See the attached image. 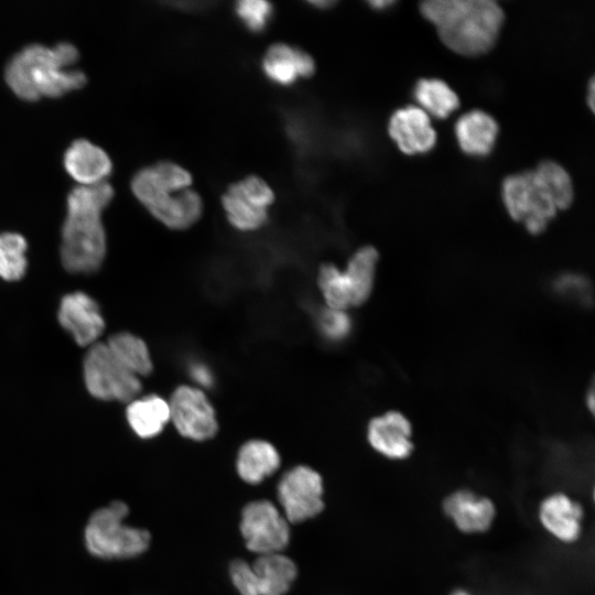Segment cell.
<instances>
[{"label": "cell", "mask_w": 595, "mask_h": 595, "mask_svg": "<svg viewBox=\"0 0 595 595\" xmlns=\"http://www.w3.org/2000/svg\"><path fill=\"white\" fill-rule=\"evenodd\" d=\"M113 196L107 181L74 187L67 196V212L62 228L61 258L72 273H90L102 263L106 255V232L102 210Z\"/></svg>", "instance_id": "obj_1"}, {"label": "cell", "mask_w": 595, "mask_h": 595, "mask_svg": "<svg viewBox=\"0 0 595 595\" xmlns=\"http://www.w3.org/2000/svg\"><path fill=\"white\" fill-rule=\"evenodd\" d=\"M77 60L78 51L68 42L53 47L30 44L9 61L4 78L10 89L23 100L61 97L86 83V75L72 68Z\"/></svg>", "instance_id": "obj_2"}, {"label": "cell", "mask_w": 595, "mask_h": 595, "mask_svg": "<svg viewBox=\"0 0 595 595\" xmlns=\"http://www.w3.org/2000/svg\"><path fill=\"white\" fill-rule=\"evenodd\" d=\"M421 14L445 46L463 56H479L497 42L505 13L493 0H428Z\"/></svg>", "instance_id": "obj_3"}, {"label": "cell", "mask_w": 595, "mask_h": 595, "mask_svg": "<svg viewBox=\"0 0 595 595\" xmlns=\"http://www.w3.org/2000/svg\"><path fill=\"white\" fill-rule=\"evenodd\" d=\"M192 185L191 172L169 160L140 169L131 180L136 198L156 220L173 230L191 228L203 215V198Z\"/></svg>", "instance_id": "obj_4"}, {"label": "cell", "mask_w": 595, "mask_h": 595, "mask_svg": "<svg viewBox=\"0 0 595 595\" xmlns=\"http://www.w3.org/2000/svg\"><path fill=\"white\" fill-rule=\"evenodd\" d=\"M128 506L120 500L95 510L85 527V545L94 556L115 560L134 558L148 550L150 533L125 523Z\"/></svg>", "instance_id": "obj_5"}, {"label": "cell", "mask_w": 595, "mask_h": 595, "mask_svg": "<svg viewBox=\"0 0 595 595\" xmlns=\"http://www.w3.org/2000/svg\"><path fill=\"white\" fill-rule=\"evenodd\" d=\"M501 197L509 216L531 235L541 234L559 212L549 190L534 170L507 176Z\"/></svg>", "instance_id": "obj_6"}, {"label": "cell", "mask_w": 595, "mask_h": 595, "mask_svg": "<svg viewBox=\"0 0 595 595\" xmlns=\"http://www.w3.org/2000/svg\"><path fill=\"white\" fill-rule=\"evenodd\" d=\"M274 202L275 192L271 185L253 174L228 185L220 197L227 221L241 232L261 229L269 220Z\"/></svg>", "instance_id": "obj_7"}, {"label": "cell", "mask_w": 595, "mask_h": 595, "mask_svg": "<svg viewBox=\"0 0 595 595\" xmlns=\"http://www.w3.org/2000/svg\"><path fill=\"white\" fill-rule=\"evenodd\" d=\"M84 379L91 396L108 401L130 402L142 387L140 378L115 357L106 343L89 346L84 358Z\"/></svg>", "instance_id": "obj_8"}, {"label": "cell", "mask_w": 595, "mask_h": 595, "mask_svg": "<svg viewBox=\"0 0 595 595\" xmlns=\"http://www.w3.org/2000/svg\"><path fill=\"white\" fill-rule=\"evenodd\" d=\"M239 529L246 548L258 555L280 553L291 539L289 521L280 508L267 499L253 500L244 507Z\"/></svg>", "instance_id": "obj_9"}, {"label": "cell", "mask_w": 595, "mask_h": 595, "mask_svg": "<svg viewBox=\"0 0 595 595\" xmlns=\"http://www.w3.org/2000/svg\"><path fill=\"white\" fill-rule=\"evenodd\" d=\"M324 484L318 472L298 465L282 475L277 498L289 523H301L318 516L324 509Z\"/></svg>", "instance_id": "obj_10"}, {"label": "cell", "mask_w": 595, "mask_h": 595, "mask_svg": "<svg viewBox=\"0 0 595 595\" xmlns=\"http://www.w3.org/2000/svg\"><path fill=\"white\" fill-rule=\"evenodd\" d=\"M167 402L170 421L183 437L202 442L216 435V412L203 389L181 385L175 388Z\"/></svg>", "instance_id": "obj_11"}, {"label": "cell", "mask_w": 595, "mask_h": 595, "mask_svg": "<svg viewBox=\"0 0 595 595\" xmlns=\"http://www.w3.org/2000/svg\"><path fill=\"white\" fill-rule=\"evenodd\" d=\"M264 77L274 85L290 87L301 79L310 78L316 71L313 56L303 48L277 42L271 44L261 58Z\"/></svg>", "instance_id": "obj_12"}, {"label": "cell", "mask_w": 595, "mask_h": 595, "mask_svg": "<svg viewBox=\"0 0 595 595\" xmlns=\"http://www.w3.org/2000/svg\"><path fill=\"white\" fill-rule=\"evenodd\" d=\"M388 133L399 150L408 155L428 153L436 143L431 117L418 106L397 109L389 119Z\"/></svg>", "instance_id": "obj_13"}, {"label": "cell", "mask_w": 595, "mask_h": 595, "mask_svg": "<svg viewBox=\"0 0 595 595\" xmlns=\"http://www.w3.org/2000/svg\"><path fill=\"white\" fill-rule=\"evenodd\" d=\"M58 321L80 346L96 344L105 328L98 304L84 292H72L62 299Z\"/></svg>", "instance_id": "obj_14"}, {"label": "cell", "mask_w": 595, "mask_h": 595, "mask_svg": "<svg viewBox=\"0 0 595 595\" xmlns=\"http://www.w3.org/2000/svg\"><path fill=\"white\" fill-rule=\"evenodd\" d=\"M367 441L389 459H405L414 450L411 423L397 411L372 418L367 425Z\"/></svg>", "instance_id": "obj_15"}, {"label": "cell", "mask_w": 595, "mask_h": 595, "mask_svg": "<svg viewBox=\"0 0 595 595\" xmlns=\"http://www.w3.org/2000/svg\"><path fill=\"white\" fill-rule=\"evenodd\" d=\"M542 527L558 541L571 544L583 531L584 509L582 505L564 493L547 496L539 506Z\"/></svg>", "instance_id": "obj_16"}, {"label": "cell", "mask_w": 595, "mask_h": 595, "mask_svg": "<svg viewBox=\"0 0 595 595\" xmlns=\"http://www.w3.org/2000/svg\"><path fill=\"white\" fill-rule=\"evenodd\" d=\"M443 510L459 531L468 534L488 531L497 512L491 499L469 489L451 493L443 501Z\"/></svg>", "instance_id": "obj_17"}, {"label": "cell", "mask_w": 595, "mask_h": 595, "mask_svg": "<svg viewBox=\"0 0 595 595\" xmlns=\"http://www.w3.org/2000/svg\"><path fill=\"white\" fill-rule=\"evenodd\" d=\"M66 172L82 186L106 182L112 163L100 147L85 139L75 140L64 154Z\"/></svg>", "instance_id": "obj_18"}, {"label": "cell", "mask_w": 595, "mask_h": 595, "mask_svg": "<svg viewBox=\"0 0 595 595\" xmlns=\"http://www.w3.org/2000/svg\"><path fill=\"white\" fill-rule=\"evenodd\" d=\"M454 132L464 153L470 156H486L495 147L499 127L491 115L474 109L457 119Z\"/></svg>", "instance_id": "obj_19"}, {"label": "cell", "mask_w": 595, "mask_h": 595, "mask_svg": "<svg viewBox=\"0 0 595 595\" xmlns=\"http://www.w3.org/2000/svg\"><path fill=\"white\" fill-rule=\"evenodd\" d=\"M281 464V457L270 442L253 439L245 442L237 454L238 476L247 484L257 485L274 474Z\"/></svg>", "instance_id": "obj_20"}, {"label": "cell", "mask_w": 595, "mask_h": 595, "mask_svg": "<svg viewBox=\"0 0 595 595\" xmlns=\"http://www.w3.org/2000/svg\"><path fill=\"white\" fill-rule=\"evenodd\" d=\"M131 430L141 439L159 435L170 422L167 400L158 394H148L131 400L126 410Z\"/></svg>", "instance_id": "obj_21"}, {"label": "cell", "mask_w": 595, "mask_h": 595, "mask_svg": "<svg viewBox=\"0 0 595 595\" xmlns=\"http://www.w3.org/2000/svg\"><path fill=\"white\" fill-rule=\"evenodd\" d=\"M251 565L260 595H284L298 576L295 562L282 552L258 555Z\"/></svg>", "instance_id": "obj_22"}, {"label": "cell", "mask_w": 595, "mask_h": 595, "mask_svg": "<svg viewBox=\"0 0 595 595\" xmlns=\"http://www.w3.org/2000/svg\"><path fill=\"white\" fill-rule=\"evenodd\" d=\"M378 252L372 246H363L349 258L343 270L348 283L353 306L365 303L372 292Z\"/></svg>", "instance_id": "obj_23"}, {"label": "cell", "mask_w": 595, "mask_h": 595, "mask_svg": "<svg viewBox=\"0 0 595 595\" xmlns=\"http://www.w3.org/2000/svg\"><path fill=\"white\" fill-rule=\"evenodd\" d=\"M418 107L428 116L445 119L459 107V98L452 87L439 78H422L413 89Z\"/></svg>", "instance_id": "obj_24"}, {"label": "cell", "mask_w": 595, "mask_h": 595, "mask_svg": "<svg viewBox=\"0 0 595 595\" xmlns=\"http://www.w3.org/2000/svg\"><path fill=\"white\" fill-rule=\"evenodd\" d=\"M115 357L136 376L144 377L153 369L147 344L130 333H118L106 343Z\"/></svg>", "instance_id": "obj_25"}, {"label": "cell", "mask_w": 595, "mask_h": 595, "mask_svg": "<svg viewBox=\"0 0 595 595\" xmlns=\"http://www.w3.org/2000/svg\"><path fill=\"white\" fill-rule=\"evenodd\" d=\"M25 238L18 232H0V278L7 281L20 280L28 267Z\"/></svg>", "instance_id": "obj_26"}, {"label": "cell", "mask_w": 595, "mask_h": 595, "mask_svg": "<svg viewBox=\"0 0 595 595\" xmlns=\"http://www.w3.org/2000/svg\"><path fill=\"white\" fill-rule=\"evenodd\" d=\"M317 285L326 307L347 311L353 306L351 294L343 270L324 263L317 273Z\"/></svg>", "instance_id": "obj_27"}, {"label": "cell", "mask_w": 595, "mask_h": 595, "mask_svg": "<svg viewBox=\"0 0 595 595\" xmlns=\"http://www.w3.org/2000/svg\"><path fill=\"white\" fill-rule=\"evenodd\" d=\"M549 289L558 299L581 307H588L593 303L592 283L583 273H558L550 280Z\"/></svg>", "instance_id": "obj_28"}, {"label": "cell", "mask_w": 595, "mask_h": 595, "mask_svg": "<svg viewBox=\"0 0 595 595\" xmlns=\"http://www.w3.org/2000/svg\"><path fill=\"white\" fill-rule=\"evenodd\" d=\"M534 172L549 190L559 212L569 208L574 198L573 182L569 172L551 160L541 162Z\"/></svg>", "instance_id": "obj_29"}, {"label": "cell", "mask_w": 595, "mask_h": 595, "mask_svg": "<svg viewBox=\"0 0 595 595\" xmlns=\"http://www.w3.org/2000/svg\"><path fill=\"white\" fill-rule=\"evenodd\" d=\"M234 12L248 31L261 33L273 17V6L266 0H240L235 3Z\"/></svg>", "instance_id": "obj_30"}, {"label": "cell", "mask_w": 595, "mask_h": 595, "mask_svg": "<svg viewBox=\"0 0 595 595\" xmlns=\"http://www.w3.org/2000/svg\"><path fill=\"white\" fill-rule=\"evenodd\" d=\"M317 326L323 337L329 342L339 343L350 335L353 322L346 311L325 306L318 313Z\"/></svg>", "instance_id": "obj_31"}, {"label": "cell", "mask_w": 595, "mask_h": 595, "mask_svg": "<svg viewBox=\"0 0 595 595\" xmlns=\"http://www.w3.org/2000/svg\"><path fill=\"white\" fill-rule=\"evenodd\" d=\"M229 576L240 595H260L257 575L247 561L234 560L229 565Z\"/></svg>", "instance_id": "obj_32"}, {"label": "cell", "mask_w": 595, "mask_h": 595, "mask_svg": "<svg viewBox=\"0 0 595 595\" xmlns=\"http://www.w3.org/2000/svg\"><path fill=\"white\" fill-rule=\"evenodd\" d=\"M191 378L196 382L197 388H209L214 383V376L210 368L202 363L194 361L188 367Z\"/></svg>", "instance_id": "obj_33"}, {"label": "cell", "mask_w": 595, "mask_h": 595, "mask_svg": "<svg viewBox=\"0 0 595 595\" xmlns=\"http://www.w3.org/2000/svg\"><path fill=\"white\" fill-rule=\"evenodd\" d=\"M587 104H588V107L594 110V99H595V84H594V79L592 78L588 83V88H587Z\"/></svg>", "instance_id": "obj_34"}, {"label": "cell", "mask_w": 595, "mask_h": 595, "mask_svg": "<svg viewBox=\"0 0 595 595\" xmlns=\"http://www.w3.org/2000/svg\"><path fill=\"white\" fill-rule=\"evenodd\" d=\"M393 4V1H390V0H374V1H369V6L372 8V9H376V10H382V9H387L389 8L390 6Z\"/></svg>", "instance_id": "obj_35"}, {"label": "cell", "mask_w": 595, "mask_h": 595, "mask_svg": "<svg viewBox=\"0 0 595 595\" xmlns=\"http://www.w3.org/2000/svg\"><path fill=\"white\" fill-rule=\"evenodd\" d=\"M312 7H315L316 9H329L334 4H336V1H328V0H322V1H310L309 2Z\"/></svg>", "instance_id": "obj_36"}, {"label": "cell", "mask_w": 595, "mask_h": 595, "mask_svg": "<svg viewBox=\"0 0 595 595\" xmlns=\"http://www.w3.org/2000/svg\"><path fill=\"white\" fill-rule=\"evenodd\" d=\"M586 397H587L586 404H587L588 409L591 410V412H593L594 411V389H593V386H591L589 391L587 392Z\"/></svg>", "instance_id": "obj_37"}, {"label": "cell", "mask_w": 595, "mask_h": 595, "mask_svg": "<svg viewBox=\"0 0 595 595\" xmlns=\"http://www.w3.org/2000/svg\"><path fill=\"white\" fill-rule=\"evenodd\" d=\"M450 595H473V594L467 589L457 588V589H454L453 592H451Z\"/></svg>", "instance_id": "obj_38"}]
</instances>
